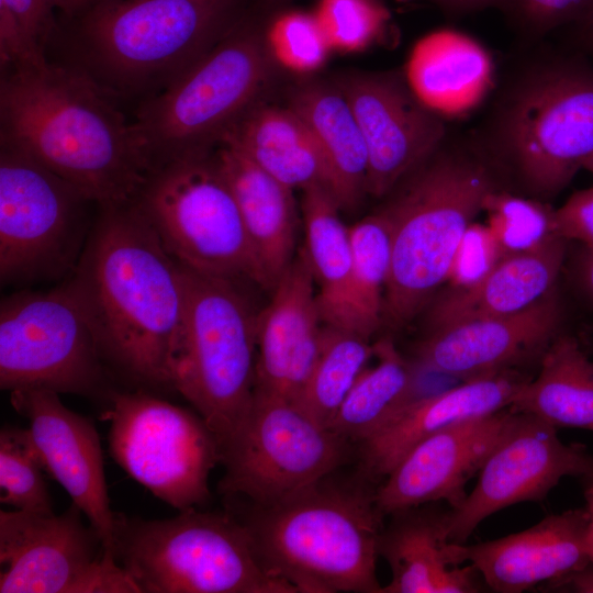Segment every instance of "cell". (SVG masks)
<instances>
[{"mask_svg": "<svg viewBox=\"0 0 593 593\" xmlns=\"http://www.w3.org/2000/svg\"><path fill=\"white\" fill-rule=\"evenodd\" d=\"M115 99L75 65L46 60L2 70L0 143L33 157L99 208L132 203L153 167Z\"/></svg>", "mask_w": 593, "mask_h": 593, "instance_id": "6da1fadb", "label": "cell"}, {"mask_svg": "<svg viewBox=\"0 0 593 593\" xmlns=\"http://www.w3.org/2000/svg\"><path fill=\"white\" fill-rule=\"evenodd\" d=\"M71 277L92 314L107 362L139 383L172 388L183 269L135 201L100 208Z\"/></svg>", "mask_w": 593, "mask_h": 593, "instance_id": "7a4b0ae2", "label": "cell"}, {"mask_svg": "<svg viewBox=\"0 0 593 593\" xmlns=\"http://www.w3.org/2000/svg\"><path fill=\"white\" fill-rule=\"evenodd\" d=\"M469 138L491 171L507 170L530 198L556 197L593 153V61L574 47L526 56Z\"/></svg>", "mask_w": 593, "mask_h": 593, "instance_id": "3957f363", "label": "cell"}, {"mask_svg": "<svg viewBox=\"0 0 593 593\" xmlns=\"http://www.w3.org/2000/svg\"><path fill=\"white\" fill-rule=\"evenodd\" d=\"M323 481L238 518L266 569L298 593H381L374 492Z\"/></svg>", "mask_w": 593, "mask_h": 593, "instance_id": "277c9868", "label": "cell"}, {"mask_svg": "<svg viewBox=\"0 0 593 593\" xmlns=\"http://www.w3.org/2000/svg\"><path fill=\"white\" fill-rule=\"evenodd\" d=\"M242 0H98L80 20L75 66L114 98L159 92L237 24Z\"/></svg>", "mask_w": 593, "mask_h": 593, "instance_id": "5b68a950", "label": "cell"}, {"mask_svg": "<svg viewBox=\"0 0 593 593\" xmlns=\"http://www.w3.org/2000/svg\"><path fill=\"white\" fill-rule=\"evenodd\" d=\"M449 137L384 206L391 224V265L383 316L414 317L447 281L458 245L486 197L500 186L474 149Z\"/></svg>", "mask_w": 593, "mask_h": 593, "instance_id": "8992f818", "label": "cell"}, {"mask_svg": "<svg viewBox=\"0 0 593 593\" xmlns=\"http://www.w3.org/2000/svg\"><path fill=\"white\" fill-rule=\"evenodd\" d=\"M114 556L141 593H298L266 569L231 513L194 507L149 521L115 514Z\"/></svg>", "mask_w": 593, "mask_h": 593, "instance_id": "52a82bcc", "label": "cell"}, {"mask_svg": "<svg viewBox=\"0 0 593 593\" xmlns=\"http://www.w3.org/2000/svg\"><path fill=\"white\" fill-rule=\"evenodd\" d=\"M182 269L184 309L172 388L203 418L223 456L254 401L257 313L237 280Z\"/></svg>", "mask_w": 593, "mask_h": 593, "instance_id": "ba28073f", "label": "cell"}, {"mask_svg": "<svg viewBox=\"0 0 593 593\" xmlns=\"http://www.w3.org/2000/svg\"><path fill=\"white\" fill-rule=\"evenodd\" d=\"M270 59L265 36L236 25L182 75L143 100L132 125L153 171L217 145L257 103Z\"/></svg>", "mask_w": 593, "mask_h": 593, "instance_id": "9c48e42d", "label": "cell"}, {"mask_svg": "<svg viewBox=\"0 0 593 593\" xmlns=\"http://www.w3.org/2000/svg\"><path fill=\"white\" fill-rule=\"evenodd\" d=\"M107 362L86 299L72 277L20 291L0 305V387L92 395Z\"/></svg>", "mask_w": 593, "mask_h": 593, "instance_id": "30bf717a", "label": "cell"}, {"mask_svg": "<svg viewBox=\"0 0 593 593\" xmlns=\"http://www.w3.org/2000/svg\"><path fill=\"white\" fill-rule=\"evenodd\" d=\"M135 203L181 266L255 282L254 257L238 205L210 150L156 168Z\"/></svg>", "mask_w": 593, "mask_h": 593, "instance_id": "8fae6325", "label": "cell"}, {"mask_svg": "<svg viewBox=\"0 0 593 593\" xmlns=\"http://www.w3.org/2000/svg\"><path fill=\"white\" fill-rule=\"evenodd\" d=\"M76 187L27 154L0 146V279L4 284L74 272L91 228Z\"/></svg>", "mask_w": 593, "mask_h": 593, "instance_id": "7c38bea8", "label": "cell"}, {"mask_svg": "<svg viewBox=\"0 0 593 593\" xmlns=\"http://www.w3.org/2000/svg\"><path fill=\"white\" fill-rule=\"evenodd\" d=\"M348 444L299 403L255 391L222 456L220 492L248 505H271L323 481L344 462Z\"/></svg>", "mask_w": 593, "mask_h": 593, "instance_id": "4fadbf2b", "label": "cell"}, {"mask_svg": "<svg viewBox=\"0 0 593 593\" xmlns=\"http://www.w3.org/2000/svg\"><path fill=\"white\" fill-rule=\"evenodd\" d=\"M109 400L104 418L115 462L179 511L205 503L210 473L222 455L203 418L141 391L111 392Z\"/></svg>", "mask_w": 593, "mask_h": 593, "instance_id": "5bb4252c", "label": "cell"}, {"mask_svg": "<svg viewBox=\"0 0 593 593\" xmlns=\"http://www.w3.org/2000/svg\"><path fill=\"white\" fill-rule=\"evenodd\" d=\"M81 514L1 510L0 593H141Z\"/></svg>", "mask_w": 593, "mask_h": 593, "instance_id": "9a60e30c", "label": "cell"}, {"mask_svg": "<svg viewBox=\"0 0 593 593\" xmlns=\"http://www.w3.org/2000/svg\"><path fill=\"white\" fill-rule=\"evenodd\" d=\"M512 416L478 472L475 486L448 513L449 539L465 544L481 522L517 503L541 501L569 475L593 471V456L561 441L555 426L525 413Z\"/></svg>", "mask_w": 593, "mask_h": 593, "instance_id": "2e32d148", "label": "cell"}, {"mask_svg": "<svg viewBox=\"0 0 593 593\" xmlns=\"http://www.w3.org/2000/svg\"><path fill=\"white\" fill-rule=\"evenodd\" d=\"M349 102L368 149L367 193L382 197L417 170L440 147L448 130L398 70L344 78Z\"/></svg>", "mask_w": 593, "mask_h": 593, "instance_id": "e0dca14e", "label": "cell"}, {"mask_svg": "<svg viewBox=\"0 0 593 593\" xmlns=\"http://www.w3.org/2000/svg\"><path fill=\"white\" fill-rule=\"evenodd\" d=\"M11 404L27 422L44 471L56 480L114 556V521L94 424L66 407L59 393L45 389L11 391ZM115 557V556H114Z\"/></svg>", "mask_w": 593, "mask_h": 593, "instance_id": "ac0fdd59", "label": "cell"}, {"mask_svg": "<svg viewBox=\"0 0 593 593\" xmlns=\"http://www.w3.org/2000/svg\"><path fill=\"white\" fill-rule=\"evenodd\" d=\"M562 318L556 289L533 306L512 314L466 321L428 331L415 347L423 370L462 381L515 370L541 358Z\"/></svg>", "mask_w": 593, "mask_h": 593, "instance_id": "d6986e66", "label": "cell"}, {"mask_svg": "<svg viewBox=\"0 0 593 593\" xmlns=\"http://www.w3.org/2000/svg\"><path fill=\"white\" fill-rule=\"evenodd\" d=\"M510 407L440 430L411 448L374 491L382 515L446 501L456 508L467 482L482 468L503 434Z\"/></svg>", "mask_w": 593, "mask_h": 593, "instance_id": "ffe728a7", "label": "cell"}, {"mask_svg": "<svg viewBox=\"0 0 593 593\" xmlns=\"http://www.w3.org/2000/svg\"><path fill=\"white\" fill-rule=\"evenodd\" d=\"M457 562L471 563L497 593H521L555 584L590 564L589 516L573 508L551 514L536 525L473 545L455 542Z\"/></svg>", "mask_w": 593, "mask_h": 593, "instance_id": "44dd1931", "label": "cell"}, {"mask_svg": "<svg viewBox=\"0 0 593 593\" xmlns=\"http://www.w3.org/2000/svg\"><path fill=\"white\" fill-rule=\"evenodd\" d=\"M314 277L302 249L257 313L255 391L296 402L321 351L323 323Z\"/></svg>", "mask_w": 593, "mask_h": 593, "instance_id": "7402d4cb", "label": "cell"}, {"mask_svg": "<svg viewBox=\"0 0 593 593\" xmlns=\"http://www.w3.org/2000/svg\"><path fill=\"white\" fill-rule=\"evenodd\" d=\"M529 379L516 370H506L417 396L360 443L363 471L371 478H385L421 440L507 409Z\"/></svg>", "mask_w": 593, "mask_h": 593, "instance_id": "603a6c76", "label": "cell"}, {"mask_svg": "<svg viewBox=\"0 0 593 593\" xmlns=\"http://www.w3.org/2000/svg\"><path fill=\"white\" fill-rule=\"evenodd\" d=\"M214 152L240 212L255 262V282L272 291L294 259L298 214L293 189L227 141Z\"/></svg>", "mask_w": 593, "mask_h": 593, "instance_id": "cb8c5ba5", "label": "cell"}, {"mask_svg": "<svg viewBox=\"0 0 593 593\" xmlns=\"http://www.w3.org/2000/svg\"><path fill=\"white\" fill-rule=\"evenodd\" d=\"M396 512L379 539V555L391 570L381 593H475L480 573L471 564L459 567L449 539V511Z\"/></svg>", "mask_w": 593, "mask_h": 593, "instance_id": "d4e9b609", "label": "cell"}, {"mask_svg": "<svg viewBox=\"0 0 593 593\" xmlns=\"http://www.w3.org/2000/svg\"><path fill=\"white\" fill-rule=\"evenodd\" d=\"M566 243L557 237L538 249L506 255L473 286L448 288L430 309L429 331L533 306L557 289Z\"/></svg>", "mask_w": 593, "mask_h": 593, "instance_id": "484cf974", "label": "cell"}, {"mask_svg": "<svg viewBox=\"0 0 593 593\" xmlns=\"http://www.w3.org/2000/svg\"><path fill=\"white\" fill-rule=\"evenodd\" d=\"M288 107L305 123L323 157L327 188L340 209L367 193L368 149L359 123L338 87L309 82L295 88Z\"/></svg>", "mask_w": 593, "mask_h": 593, "instance_id": "4316f807", "label": "cell"}, {"mask_svg": "<svg viewBox=\"0 0 593 593\" xmlns=\"http://www.w3.org/2000/svg\"><path fill=\"white\" fill-rule=\"evenodd\" d=\"M221 141L233 144L291 189L304 190L320 183L327 187L325 164L315 139L289 107L256 103Z\"/></svg>", "mask_w": 593, "mask_h": 593, "instance_id": "83f0119b", "label": "cell"}, {"mask_svg": "<svg viewBox=\"0 0 593 593\" xmlns=\"http://www.w3.org/2000/svg\"><path fill=\"white\" fill-rule=\"evenodd\" d=\"M512 411L556 428L593 432V361L570 335H557L540 358L539 371L515 394Z\"/></svg>", "mask_w": 593, "mask_h": 593, "instance_id": "f1b7e54d", "label": "cell"}, {"mask_svg": "<svg viewBox=\"0 0 593 593\" xmlns=\"http://www.w3.org/2000/svg\"><path fill=\"white\" fill-rule=\"evenodd\" d=\"M374 346L378 362L360 373L329 425L349 443L360 444L418 396L421 368L406 360L390 340Z\"/></svg>", "mask_w": 593, "mask_h": 593, "instance_id": "f546056e", "label": "cell"}, {"mask_svg": "<svg viewBox=\"0 0 593 593\" xmlns=\"http://www.w3.org/2000/svg\"><path fill=\"white\" fill-rule=\"evenodd\" d=\"M303 191L305 227L303 248L318 287L317 305L324 324L334 325L348 288L353 248L349 226L339 216V205L325 184Z\"/></svg>", "mask_w": 593, "mask_h": 593, "instance_id": "4dcf8cb0", "label": "cell"}, {"mask_svg": "<svg viewBox=\"0 0 593 593\" xmlns=\"http://www.w3.org/2000/svg\"><path fill=\"white\" fill-rule=\"evenodd\" d=\"M405 74L416 94L438 111L471 98L486 80L490 60L472 38L441 31L418 43Z\"/></svg>", "mask_w": 593, "mask_h": 593, "instance_id": "1f68e13d", "label": "cell"}, {"mask_svg": "<svg viewBox=\"0 0 593 593\" xmlns=\"http://www.w3.org/2000/svg\"><path fill=\"white\" fill-rule=\"evenodd\" d=\"M353 260L348 288L333 326L370 338L383 317L391 265V224L385 209L349 226Z\"/></svg>", "mask_w": 593, "mask_h": 593, "instance_id": "d6a6232c", "label": "cell"}, {"mask_svg": "<svg viewBox=\"0 0 593 593\" xmlns=\"http://www.w3.org/2000/svg\"><path fill=\"white\" fill-rule=\"evenodd\" d=\"M373 356L376 346L369 338L323 324L321 351L296 403L329 428L345 398Z\"/></svg>", "mask_w": 593, "mask_h": 593, "instance_id": "836d02e7", "label": "cell"}, {"mask_svg": "<svg viewBox=\"0 0 593 593\" xmlns=\"http://www.w3.org/2000/svg\"><path fill=\"white\" fill-rule=\"evenodd\" d=\"M483 212L505 256L538 249L560 237L555 210L542 200L496 189L486 197Z\"/></svg>", "mask_w": 593, "mask_h": 593, "instance_id": "e575fe53", "label": "cell"}, {"mask_svg": "<svg viewBox=\"0 0 593 593\" xmlns=\"http://www.w3.org/2000/svg\"><path fill=\"white\" fill-rule=\"evenodd\" d=\"M59 0H0L1 69L46 61Z\"/></svg>", "mask_w": 593, "mask_h": 593, "instance_id": "d590c367", "label": "cell"}, {"mask_svg": "<svg viewBox=\"0 0 593 593\" xmlns=\"http://www.w3.org/2000/svg\"><path fill=\"white\" fill-rule=\"evenodd\" d=\"M43 467L26 428L0 432V501L14 510L53 512Z\"/></svg>", "mask_w": 593, "mask_h": 593, "instance_id": "8d00e7d4", "label": "cell"}, {"mask_svg": "<svg viewBox=\"0 0 593 593\" xmlns=\"http://www.w3.org/2000/svg\"><path fill=\"white\" fill-rule=\"evenodd\" d=\"M265 42L271 57L302 74L320 68L332 51L314 13L296 10L276 16Z\"/></svg>", "mask_w": 593, "mask_h": 593, "instance_id": "74e56055", "label": "cell"}, {"mask_svg": "<svg viewBox=\"0 0 593 593\" xmlns=\"http://www.w3.org/2000/svg\"><path fill=\"white\" fill-rule=\"evenodd\" d=\"M313 13L331 49L348 53L369 46L388 16L378 0H320Z\"/></svg>", "mask_w": 593, "mask_h": 593, "instance_id": "f35d334b", "label": "cell"}, {"mask_svg": "<svg viewBox=\"0 0 593 593\" xmlns=\"http://www.w3.org/2000/svg\"><path fill=\"white\" fill-rule=\"evenodd\" d=\"M501 10L524 40L578 24L593 13V0H505Z\"/></svg>", "mask_w": 593, "mask_h": 593, "instance_id": "ab89813d", "label": "cell"}, {"mask_svg": "<svg viewBox=\"0 0 593 593\" xmlns=\"http://www.w3.org/2000/svg\"><path fill=\"white\" fill-rule=\"evenodd\" d=\"M488 225L472 222L454 256L446 283L467 288L479 282L504 257Z\"/></svg>", "mask_w": 593, "mask_h": 593, "instance_id": "60d3db41", "label": "cell"}, {"mask_svg": "<svg viewBox=\"0 0 593 593\" xmlns=\"http://www.w3.org/2000/svg\"><path fill=\"white\" fill-rule=\"evenodd\" d=\"M555 223L560 237L593 246V187L574 192L555 210Z\"/></svg>", "mask_w": 593, "mask_h": 593, "instance_id": "b9f144b4", "label": "cell"}, {"mask_svg": "<svg viewBox=\"0 0 593 593\" xmlns=\"http://www.w3.org/2000/svg\"><path fill=\"white\" fill-rule=\"evenodd\" d=\"M572 279L579 292L593 305V246H580L572 262Z\"/></svg>", "mask_w": 593, "mask_h": 593, "instance_id": "7bdbcfd3", "label": "cell"}, {"mask_svg": "<svg viewBox=\"0 0 593 593\" xmlns=\"http://www.w3.org/2000/svg\"><path fill=\"white\" fill-rule=\"evenodd\" d=\"M447 14L454 16L474 13L489 8H500L505 0H430Z\"/></svg>", "mask_w": 593, "mask_h": 593, "instance_id": "ee69618b", "label": "cell"}, {"mask_svg": "<svg viewBox=\"0 0 593 593\" xmlns=\"http://www.w3.org/2000/svg\"><path fill=\"white\" fill-rule=\"evenodd\" d=\"M571 31L572 47L593 57V13L582 22L567 27Z\"/></svg>", "mask_w": 593, "mask_h": 593, "instance_id": "f6af8a7d", "label": "cell"}, {"mask_svg": "<svg viewBox=\"0 0 593 593\" xmlns=\"http://www.w3.org/2000/svg\"><path fill=\"white\" fill-rule=\"evenodd\" d=\"M550 588L580 593H593V564H590L580 572H577L555 584Z\"/></svg>", "mask_w": 593, "mask_h": 593, "instance_id": "bcb514c9", "label": "cell"}, {"mask_svg": "<svg viewBox=\"0 0 593 593\" xmlns=\"http://www.w3.org/2000/svg\"><path fill=\"white\" fill-rule=\"evenodd\" d=\"M583 496L585 501L584 508L589 516V545L591 561L593 564V473L581 477Z\"/></svg>", "mask_w": 593, "mask_h": 593, "instance_id": "7dc6e473", "label": "cell"}, {"mask_svg": "<svg viewBox=\"0 0 593 593\" xmlns=\"http://www.w3.org/2000/svg\"><path fill=\"white\" fill-rule=\"evenodd\" d=\"M98 0H59V11L67 15L83 12Z\"/></svg>", "mask_w": 593, "mask_h": 593, "instance_id": "c3c4849f", "label": "cell"}, {"mask_svg": "<svg viewBox=\"0 0 593 593\" xmlns=\"http://www.w3.org/2000/svg\"><path fill=\"white\" fill-rule=\"evenodd\" d=\"M583 169H586L593 174V153L584 161Z\"/></svg>", "mask_w": 593, "mask_h": 593, "instance_id": "681fc988", "label": "cell"}, {"mask_svg": "<svg viewBox=\"0 0 593 593\" xmlns=\"http://www.w3.org/2000/svg\"><path fill=\"white\" fill-rule=\"evenodd\" d=\"M591 473H593V471Z\"/></svg>", "mask_w": 593, "mask_h": 593, "instance_id": "f907efd6", "label": "cell"}]
</instances>
